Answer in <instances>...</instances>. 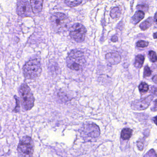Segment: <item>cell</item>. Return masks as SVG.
I'll return each mask as SVG.
<instances>
[{
  "label": "cell",
  "mask_w": 157,
  "mask_h": 157,
  "mask_svg": "<svg viewBox=\"0 0 157 157\" xmlns=\"http://www.w3.org/2000/svg\"><path fill=\"white\" fill-rule=\"evenodd\" d=\"M143 157H156V153L154 149H151Z\"/></svg>",
  "instance_id": "obj_23"
},
{
  "label": "cell",
  "mask_w": 157,
  "mask_h": 157,
  "mask_svg": "<svg viewBox=\"0 0 157 157\" xmlns=\"http://www.w3.org/2000/svg\"><path fill=\"white\" fill-rule=\"evenodd\" d=\"M19 94L24 110H31L34 105V98L30 88L26 83H23L20 87Z\"/></svg>",
  "instance_id": "obj_3"
},
{
  "label": "cell",
  "mask_w": 157,
  "mask_h": 157,
  "mask_svg": "<svg viewBox=\"0 0 157 157\" xmlns=\"http://www.w3.org/2000/svg\"><path fill=\"white\" fill-rule=\"evenodd\" d=\"M42 72V68L39 60L33 59L27 62L23 67V73L27 79H34L39 77Z\"/></svg>",
  "instance_id": "obj_5"
},
{
  "label": "cell",
  "mask_w": 157,
  "mask_h": 157,
  "mask_svg": "<svg viewBox=\"0 0 157 157\" xmlns=\"http://www.w3.org/2000/svg\"><path fill=\"white\" fill-rule=\"evenodd\" d=\"M153 38H154V39H156V38H157V33H154L153 34Z\"/></svg>",
  "instance_id": "obj_30"
},
{
  "label": "cell",
  "mask_w": 157,
  "mask_h": 157,
  "mask_svg": "<svg viewBox=\"0 0 157 157\" xmlns=\"http://www.w3.org/2000/svg\"><path fill=\"white\" fill-rule=\"evenodd\" d=\"M14 97H15V99H16V105H16V107H15L14 110H13V112L17 113L20 111V101H19V99H18L17 96H15Z\"/></svg>",
  "instance_id": "obj_25"
},
{
  "label": "cell",
  "mask_w": 157,
  "mask_h": 157,
  "mask_svg": "<svg viewBox=\"0 0 157 157\" xmlns=\"http://www.w3.org/2000/svg\"><path fill=\"white\" fill-rule=\"evenodd\" d=\"M17 13L19 16L26 17L31 14V7L27 1H19L17 2Z\"/></svg>",
  "instance_id": "obj_7"
},
{
  "label": "cell",
  "mask_w": 157,
  "mask_h": 157,
  "mask_svg": "<svg viewBox=\"0 0 157 157\" xmlns=\"http://www.w3.org/2000/svg\"><path fill=\"white\" fill-rule=\"evenodd\" d=\"M152 80L155 83H157V76L155 75L154 77H152Z\"/></svg>",
  "instance_id": "obj_28"
},
{
  "label": "cell",
  "mask_w": 157,
  "mask_h": 157,
  "mask_svg": "<svg viewBox=\"0 0 157 157\" xmlns=\"http://www.w3.org/2000/svg\"><path fill=\"white\" fill-rule=\"evenodd\" d=\"M153 99L152 95H149L140 100L135 101L131 103V108L135 110H145L148 107Z\"/></svg>",
  "instance_id": "obj_8"
},
{
  "label": "cell",
  "mask_w": 157,
  "mask_h": 157,
  "mask_svg": "<svg viewBox=\"0 0 157 157\" xmlns=\"http://www.w3.org/2000/svg\"><path fill=\"white\" fill-rule=\"evenodd\" d=\"M111 40H112V42H114V43L117 42L118 41V37L117 35L113 36L111 38Z\"/></svg>",
  "instance_id": "obj_26"
},
{
  "label": "cell",
  "mask_w": 157,
  "mask_h": 157,
  "mask_svg": "<svg viewBox=\"0 0 157 157\" xmlns=\"http://www.w3.org/2000/svg\"><path fill=\"white\" fill-rule=\"evenodd\" d=\"M82 132L84 135L93 138L98 137L100 134L99 127L94 124H87L84 125Z\"/></svg>",
  "instance_id": "obj_9"
},
{
  "label": "cell",
  "mask_w": 157,
  "mask_h": 157,
  "mask_svg": "<svg viewBox=\"0 0 157 157\" xmlns=\"http://www.w3.org/2000/svg\"><path fill=\"white\" fill-rule=\"evenodd\" d=\"M148 45V43L147 41H143V40H140L136 43V46L141 48L147 47Z\"/></svg>",
  "instance_id": "obj_20"
},
{
  "label": "cell",
  "mask_w": 157,
  "mask_h": 157,
  "mask_svg": "<svg viewBox=\"0 0 157 157\" xmlns=\"http://www.w3.org/2000/svg\"><path fill=\"white\" fill-rule=\"evenodd\" d=\"M153 21H154V19H152V17L148 18L147 20L140 24V28L143 31L147 30L153 24Z\"/></svg>",
  "instance_id": "obj_14"
},
{
  "label": "cell",
  "mask_w": 157,
  "mask_h": 157,
  "mask_svg": "<svg viewBox=\"0 0 157 157\" xmlns=\"http://www.w3.org/2000/svg\"><path fill=\"white\" fill-rule=\"evenodd\" d=\"M1 126L0 125V132H1Z\"/></svg>",
  "instance_id": "obj_31"
},
{
  "label": "cell",
  "mask_w": 157,
  "mask_h": 157,
  "mask_svg": "<svg viewBox=\"0 0 157 157\" xmlns=\"http://www.w3.org/2000/svg\"><path fill=\"white\" fill-rule=\"evenodd\" d=\"M137 9L140 10L139 11H141L143 12L146 11L148 10V6L147 5L144 4V5H139L138 6H137Z\"/></svg>",
  "instance_id": "obj_24"
},
{
  "label": "cell",
  "mask_w": 157,
  "mask_h": 157,
  "mask_svg": "<svg viewBox=\"0 0 157 157\" xmlns=\"http://www.w3.org/2000/svg\"><path fill=\"white\" fill-rule=\"evenodd\" d=\"M139 90L141 93L147 92L149 90V86L145 82H141L139 85Z\"/></svg>",
  "instance_id": "obj_18"
},
{
  "label": "cell",
  "mask_w": 157,
  "mask_h": 157,
  "mask_svg": "<svg viewBox=\"0 0 157 157\" xmlns=\"http://www.w3.org/2000/svg\"><path fill=\"white\" fill-rule=\"evenodd\" d=\"M106 61L112 65H117L121 61L120 55L117 52L107 53L105 55Z\"/></svg>",
  "instance_id": "obj_10"
},
{
  "label": "cell",
  "mask_w": 157,
  "mask_h": 157,
  "mask_svg": "<svg viewBox=\"0 0 157 157\" xmlns=\"http://www.w3.org/2000/svg\"><path fill=\"white\" fill-rule=\"evenodd\" d=\"M85 64L86 59L83 52L82 51L72 50L67 57V66L72 70L79 71L82 69Z\"/></svg>",
  "instance_id": "obj_1"
},
{
  "label": "cell",
  "mask_w": 157,
  "mask_h": 157,
  "mask_svg": "<svg viewBox=\"0 0 157 157\" xmlns=\"http://www.w3.org/2000/svg\"><path fill=\"white\" fill-rule=\"evenodd\" d=\"M144 143H145V140L143 139H140L138 140L137 142V146L139 150H143L144 147Z\"/></svg>",
  "instance_id": "obj_22"
},
{
  "label": "cell",
  "mask_w": 157,
  "mask_h": 157,
  "mask_svg": "<svg viewBox=\"0 0 157 157\" xmlns=\"http://www.w3.org/2000/svg\"><path fill=\"white\" fill-rule=\"evenodd\" d=\"M151 90L152 93L156 95V93H157V88L155 86H152L151 88Z\"/></svg>",
  "instance_id": "obj_27"
},
{
  "label": "cell",
  "mask_w": 157,
  "mask_h": 157,
  "mask_svg": "<svg viewBox=\"0 0 157 157\" xmlns=\"http://www.w3.org/2000/svg\"><path fill=\"white\" fill-rule=\"evenodd\" d=\"M121 14V10L118 7H114L111 11L110 16L113 19H118Z\"/></svg>",
  "instance_id": "obj_16"
},
{
  "label": "cell",
  "mask_w": 157,
  "mask_h": 157,
  "mask_svg": "<svg viewBox=\"0 0 157 157\" xmlns=\"http://www.w3.org/2000/svg\"><path fill=\"white\" fill-rule=\"evenodd\" d=\"M145 13L141 11H138L135 13L134 16L131 19V22L134 25H136L144 18Z\"/></svg>",
  "instance_id": "obj_12"
},
{
  "label": "cell",
  "mask_w": 157,
  "mask_h": 157,
  "mask_svg": "<svg viewBox=\"0 0 157 157\" xmlns=\"http://www.w3.org/2000/svg\"><path fill=\"white\" fill-rule=\"evenodd\" d=\"M43 1H31L33 12L36 14L41 12L43 9Z\"/></svg>",
  "instance_id": "obj_11"
},
{
  "label": "cell",
  "mask_w": 157,
  "mask_h": 157,
  "mask_svg": "<svg viewBox=\"0 0 157 157\" xmlns=\"http://www.w3.org/2000/svg\"><path fill=\"white\" fill-rule=\"evenodd\" d=\"M148 56L151 62L155 63L157 61V56H156V52H154V51H152V50L150 51L149 52Z\"/></svg>",
  "instance_id": "obj_19"
},
{
  "label": "cell",
  "mask_w": 157,
  "mask_h": 157,
  "mask_svg": "<svg viewBox=\"0 0 157 157\" xmlns=\"http://www.w3.org/2000/svg\"><path fill=\"white\" fill-rule=\"evenodd\" d=\"M82 1H65V3L70 8H74L80 5L82 2Z\"/></svg>",
  "instance_id": "obj_17"
},
{
  "label": "cell",
  "mask_w": 157,
  "mask_h": 157,
  "mask_svg": "<svg viewBox=\"0 0 157 157\" xmlns=\"http://www.w3.org/2000/svg\"><path fill=\"white\" fill-rule=\"evenodd\" d=\"M144 60H145V57L143 55H137L135 58L134 66L136 68H141L144 64Z\"/></svg>",
  "instance_id": "obj_13"
},
{
  "label": "cell",
  "mask_w": 157,
  "mask_h": 157,
  "mask_svg": "<svg viewBox=\"0 0 157 157\" xmlns=\"http://www.w3.org/2000/svg\"><path fill=\"white\" fill-rule=\"evenodd\" d=\"M154 21H155V23H157V15H156V13L155 14V16H154Z\"/></svg>",
  "instance_id": "obj_29"
},
{
  "label": "cell",
  "mask_w": 157,
  "mask_h": 157,
  "mask_svg": "<svg viewBox=\"0 0 157 157\" xmlns=\"http://www.w3.org/2000/svg\"><path fill=\"white\" fill-rule=\"evenodd\" d=\"M34 147L33 140L31 137H23L20 140L17 148L19 157H33Z\"/></svg>",
  "instance_id": "obj_4"
},
{
  "label": "cell",
  "mask_w": 157,
  "mask_h": 157,
  "mask_svg": "<svg viewBox=\"0 0 157 157\" xmlns=\"http://www.w3.org/2000/svg\"><path fill=\"white\" fill-rule=\"evenodd\" d=\"M50 22L52 28L55 32L62 33L67 29L70 20L68 17L64 13H57L51 16Z\"/></svg>",
  "instance_id": "obj_2"
},
{
  "label": "cell",
  "mask_w": 157,
  "mask_h": 157,
  "mask_svg": "<svg viewBox=\"0 0 157 157\" xmlns=\"http://www.w3.org/2000/svg\"><path fill=\"white\" fill-rule=\"evenodd\" d=\"M87 30L80 23L74 24L70 29V36L77 43H81L85 39Z\"/></svg>",
  "instance_id": "obj_6"
},
{
  "label": "cell",
  "mask_w": 157,
  "mask_h": 157,
  "mask_svg": "<svg viewBox=\"0 0 157 157\" xmlns=\"http://www.w3.org/2000/svg\"><path fill=\"white\" fill-rule=\"evenodd\" d=\"M132 135V130L129 128H124L122 130L121 137L124 140H128Z\"/></svg>",
  "instance_id": "obj_15"
},
{
  "label": "cell",
  "mask_w": 157,
  "mask_h": 157,
  "mask_svg": "<svg viewBox=\"0 0 157 157\" xmlns=\"http://www.w3.org/2000/svg\"><path fill=\"white\" fill-rule=\"evenodd\" d=\"M151 71L150 68L148 66H145L144 69V72H143V75L144 78H147V77H150L151 75Z\"/></svg>",
  "instance_id": "obj_21"
}]
</instances>
